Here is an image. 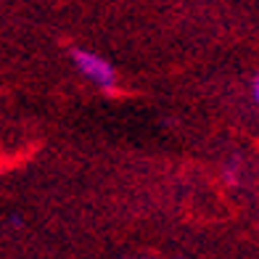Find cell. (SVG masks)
<instances>
[{
    "mask_svg": "<svg viewBox=\"0 0 259 259\" xmlns=\"http://www.w3.org/2000/svg\"><path fill=\"white\" fill-rule=\"evenodd\" d=\"M69 56H72V64L77 66V72L85 79H90L93 85H98L101 90H114L116 88V69L106 61L103 56L93 53L88 48H72Z\"/></svg>",
    "mask_w": 259,
    "mask_h": 259,
    "instance_id": "cell-1",
    "label": "cell"
},
{
    "mask_svg": "<svg viewBox=\"0 0 259 259\" xmlns=\"http://www.w3.org/2000/svg\"><path fill=\"white\" fill-rule=\"evenodd\" d=\"M251 93H254V101L259 103V74H256V79H254V85H251Z\"/></svg>",
    "mask_w": 259,
    "mask_h": 259,
    "instance_id": "cell-2",
    "label": "cell"
},
{
    "mask_svg": "<svg viewBox=\"0 0 259 259\" xmlns=\"http://www.w3.org/2000/svg\"><path fill=\"white\" fill-rule=\"evenodd\" d=\"M0 169H3V164H0Z\"/></svg>",
    "mask_w": 259,
    "mask_h": 259,
    "instance_id": "cell-3",
    "label": "cell"
}]
</instances>
